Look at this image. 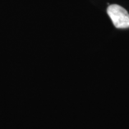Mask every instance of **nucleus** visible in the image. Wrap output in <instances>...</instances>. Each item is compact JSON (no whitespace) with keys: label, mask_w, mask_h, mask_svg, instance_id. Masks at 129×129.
I'll use <instances>...</instances> for the list:
<instances>
[{"label":"nucleus","mask_w":129,"mask_h":129,"mask_svg":"<svg viewBox=\"0 0 129 129\" xmlns=\"http://www.w3.org/2000/svg\"><path fill=\"white\" fill-rule=\"evenodd\" d=\"M107 12L115 27H129V14L124 8L118 5H112L108 7Z\"/></svg>","instance_id":"nucleus-1"}]
</instances>
